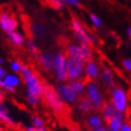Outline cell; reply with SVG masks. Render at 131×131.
<instances>
[{"mask_svg":"<svg viewBox=\"0 0 131 131\" xmlns=\"http://www.w3.org/2000/svg\"><path fill=\"white\" fill-rule=\"evenodd\" d=\"M0 131H3V128H2V127H0Z\"/></svg>","mask_w":131,"mask_h":131,"instance_id":"cell-36","label":"cell"},{"mask_svg":"<svg viewBox=\"0 0 131 131\" xmlns=\"http://www.w3.org/2000/svg\"><path fill=\"white\" fill-rule=\"evenodd\" d=\"M66 56L68 58H74L82 63L93 59V51L91 47L80 44H70L67 47L65 52Z\"/></svg>","mask_w":131,"mask_h":131,"instance_id":"cell-5","label":"cell"},{"mask_svg":"<svg viewBox=\"0 0 131 131\" xmlns=\"http://www.w3.org/2000/svg\"><path fill=\"white\" fill-rule=\"evenodd\" d=\"M0 119L10 126H14V123L8 115V109L3 103L0 102Z\"/></svg>","mask_w":131,"mask_h":131,"instance_id":"cell-20","label":"cell"},{"mask_svg":"<svg viewBox=\"0 0 131 131\" xmlns=\"http://www.w3.org/2000/svg\"><path fill=\"white\" fill-rule=\"evenodd\" d=\"M0 26L8 33L14 31L18 26L15 15L6 7H0Z\"/></svg>","mask_w":131,"mask_h":131,"instance_id":"cell-8","label":"cell"},{"mask_svg":"<svg viewBox=\"0 0 131 131\" xmlns=\"http://www.w3.org/2000/svg\"><path fill=\"white\" fill-rule=\"evenodd\" d=\"M68 129L69 131H82L81 130V128H80V126L77 125V124H75L74 122H71L69 125H68Z\"/></svg>","mask_w":131,"mask_h":131,"instance_id":"cell-28","label":"cell"},{"mask_svg":"<svg viewBox=\"0 0 131 131\" xmlns=\"http://www.w3.org/2000/svg\"><path fill=\"white\" fill-rule=\"evenodd\" d=\"M42 101L47 106H49L57 116L58 120L63 126H68L72 122L70 119V108L68 104L61 100L56 93L55 88L45 82L43 89Z\"/></svg>","mask_w":131,"mask_h":131,"instance_id":"cell-1","label":"cell"},{"mask_svg":"<svg viewBox=\"0 0 131 131\" xmlns=\"http://www.w3.org/2000/svg\"><path fill=\"white\" fill-rule=\"evenodd\" d=\"M64 4H67V5L72 6V7H75L77 8H82V4L80 2L79 0H63Z\"/></svg>","mask_w":131,"mask_h":131,"instance_id":"cell-24","label":"cell"},{"mask_svg":"<svg viewBox=\"0 0 131 131\" xmlns=\"http://www.w3.org/2000/svg\"><path fill=\"white\" fill-rule=\"evenodd\" d=\"M127 35H128L129 39L131 40V26H128V28H127Z\"/></svg>","mask_w":131,"mask_h":131,"instance_id":"cell-33","label":"cell"},{"mask_svg":"<svg viewBox=\"0 0 131 131\" xmlns=\"http://www.w3.org/2000/svg\"><path fill=\"white\" fill-rule=\"evenodd\" d=\"M8 38L16 46L21 47L24 44V42H25V38H23V36L21 34H19V33L14 32V31L8 33Z\"/></svg>","mask_w":131,"mask_h":131,"instance_id":"cell-19","label":"cell"},{"mask_svg":"<svg viewBox=\"0 0 131 131\" xmlns=\"http://www.w3.org/2000/svg\"><path fill=\"white\" fill-rule=\"evenodd\" d=\"M67 58L64 52H58L54 54V73L60 83H66L68 82Z\"/></svg>","mask_w":131,"mask_h":131,"instance_id":"cell-7","label":"cell"},{"mask_svg":"<svg viewBox=\"0 0 131 131\" xmlns=\"http://www.w3.org/2000/svg\"><path fill=\"white\" fill-rule=\"evenodd\" d=\"M26 48H27V50L29 51V52H30L33 56L38 57V55H39L40 52H39V49H38V45L36 44L34 38H28L27 41H26Z\"/></svg>","mask_w":131,"mask_h":131,"instance_id":"cell-21","label":"cell"},{"mask_svg":"<svg viewBox=\"0 0 131 131\" xmlns=\"http://www.w3.org/2000/svg\"><path fill=\"white\" fill-rule=\"evenodd\" d=\"M122 66L126 71H128L131 73V59L129 58H125L122 60Z\"/></svg>","mask_w":131,"mask_h":131,"instance_id":"cell-26","label":"cell"},{"mask_svg":"<svg viewBox=\"0 0 131 131\" xmlns=\"http://www.w3.org/2000/svg\"><path fill=\"white\" fill-rule=\"evenodd\" d=\"M38 64L46 73H52L54 71V55L48 52L39 53Z\"/></svg>","mask_w":131,"mask_h":131,"instance_id":"cell-11","label":"cell"},{"mask_svg":"<svg viewBox=\"0 0 131 131\" xmlns=\"http://www.w3.org/2000/svg\"><path fill=\"white\" fill-rule=\"evenodd\" d=\"M115 110L114 106L112 105V103L110 100H105L103 103V106L101 108L100 112H99V114L101 115V117L103 118L104 122L109 125L110 121L112 119L115 114Z\"/></svg>","mask_w":131,"mask_h":131,"instance_id":"cell-15","label":"cell"},{"mask_svg":"<svg viewBox=\"0 0 131 131\" xmlns=\"http://www.w3.org/2000/svg\"><path fill=\"white\" fill-rule=\"evenodd\" d=\"M0 85L2 86V87H4L5 89H7V90L10 91V92H15V89H14V87H12V86H10V85L7 84L4 81H2V80H0Z\"/></svg>","mask_w":131,"mask_h":131,"instance_id":"cell-29","label":"cell"},{"mask_svg":"<svg viewBox=\"0 0 131 131\" xmlns=\"http://www.w3.org/2000/svg\"><path fill=\"white\" fill-rule=\"evenodd\" d=\"M84 76L89 81H95L100 76V68L94 59L84 63Z\"/></svg>","mask_w":131,"mask_h":131,"instance_id":"cell-14","label":"cell"},{"mask_svg":"<svg viewBox=\"0 0 131 131\" xmlns=\"http://www.w3.org/2000/svg\"><path fill=\"white\" fill-rule=\"evenodd\" d=\"M88 131H109V129L107 128V127H103V126H101V127H98V128L90 129V130H88Z\"/></svg>","mask_w":131,"mask_h":131,"instance_id":"cell-31","label":"cell"},{"mask_svg":"<svg viewBox=\"0 0 131 131\" xmlns=\"http://www.w3.org/2000/svg\"><path fill=\"white\" fill-rule=\"evenodd\" d=\"M67 75L68 81L84 77V63L74 58H67Z\"/></svg>","mask_w":131,"mask_h":131,"instance_id":"cell-9","label":"cell"},{"mask_svg":"<svg viewBox=\"0 0 131 131\" xmlns=\"http://www.w3.org/2000/svg\"><path fill=\"white\" fill-rule=\"evenodd\" d=\"M2 99H3V96H1V95H0V101L2 100Z\"/></svg>","mask_w":131,"mask_h":131,"instance_id":"cell-35","label":"cell"},{"mask_svg":"<svg viewBox=\"0 0 131 131\" xmlns=\"http://www.w3.org/2000/svg\"><path fill=\"white\" fill-rule=\"evenodd\" d=\"M32 122L36 127H43L44 126V121L39 116H37V115L32 117Z\"/></svg>","mask_w":131,"mask_h":131,"instance_id":"cell-25","label":"cell"},{"mask_svg":"<svg viewBox=\"0 0 131 131\" xmlns=\"http://www.w3.org/2000/svg\"><path fill=\"white\" fill-rule=\"evenodd\" d=\"M11 69H12L14 72H20L21 64L18 63V62H12V63H11Z\"/></svg>","mask_w":131,"mask_h":131,"instance_id":"cell-30","label":"cell"},{"mask_svg":"<svg viewBox=\"0 0 131 131\" xmlns=\"http://www.w3.org/2000/svg\"><path fill=\"white\" fill-rule=\"evenodd\" d=\"M21 76L27 88V100L28 102L36 107L42 101L43 89L45 82L40 79V77L31 69L26 65H21Z\"/></svg>","mask_w":131,"mask_h":131,"instance_id":"cell-2","label":"cell"},{"mask_svg":"<svg viewBox=\"0 0 131 131\" xmlns=\"http://www.w3.org/2000/svg\"><path fill=\"white\" fill-rule=\"evenodd\" d=\"M3 63H4V60H3L2 58L0 57V64H3Z\"/></svg>","mask_w":131,"mask_h":131,"instance_id":"cell-34","label":"cell"},{"mask_svg":"<svg viewBox=\"0 0 131 131\" xmlns=\"http://www.w3.org/2000/svg\"><path fill=\"white\" fill-rule=\"evenodd\" d=\"M129 79H130V82H131V74H130V76H129Z\"/></svg>","mask_w":131,"mask_h":131,"instance_id":"cell-37","label":"cell"},{"mask_svg":"<svg viewBox=\"0 0 131 131\" xmlns=\"http://www.w3.org/2000/svg\"><path fill=\"white\" fill-rule=\"evenodd\" d=\"M89 17H90V21L91 23L94 25V26L96 28H101L102 27V21L100 20V18L96 15L95 13H90L89 14Z\"/></svg>","mask_w":131,"mask_h":131,"instance_id":"cell-22","label":"cell"},{"mask_svg":"<svg viewBox=\"0 0 131 131\" xmlns=\"http://www.w3.org/2000/svg\"><path fill=\"white\" fill-rule=\"evenodd\" d=\"M71 28L73 30V35L75 40L80 45H85V46L92 47L96 43V39L93 36L89 35L82 26V23L77 19L75 16L71 18Z\"/></svg>","mask_w":131,"mask_h":131,"instance_id":"cell-4","label":"cell"},{"mask_svg":"<svg viewBox=\"0 0 131 131\" xmlns=\"http://www.w3.org/2000/svg\"><path fill=\"white\" fill-rule=\"evenodd\" d=\"M30 31L32 37L38 39H42L47 35L46 26L40 22H34L30 25Z\"/></svg>","mask_w":131,"mask_h":131,"instance_id":"cell-17","label":"cell"},{"mask_svg":"<svg viewBox=\"0 0 131 131\" xmlns=\"http://www.w3.org/2000/svg\"><path fill=\"white\" fill-rule=\"evenodd\" d=\"M55 90L59 97L61 98V100L68 105L76 102L77 98L79 96L68 83H59L55 87Z\"/></svg>","mask_w":131,"mask_h":131,"instance_id":"cell-10","label":"cell"},{"mask_svg":"<svg viewBox=\"0 0 131 131\" xmlns=\"http://www.w3.org/2000/svg\"><path fill=\"white\" fill-rule=\"evenodd\" d=\"M123 117L124 114L121 113L119 112H115L114 116L111 119L109 123V127L111 129V131H120L121 127H122V125H123Z\"/></svg>","mask_w":131,"mask_h":131,"instance_id":"cell-18","label":"cell"},{"mask_svg":"<svg viewBox=\"0 0 131 131\" xmlns=\"http://www.w3.org/2000/svg\"><path fill=\"white\" fill-rule=\"evenodd\" d=\"M110 101L114 106L115 110L117 112L123 113L126 112L127 109V96H126V92L124 90V88L121 86H115L112 90V97Z\"/></svg>","mask_w":131,"mask_h":131,"instance_id":"cell-6","label":"cell"},{"mask_svg":"<svg viewBox=\"0 0 131 131\" xmlns=\"http://www.w3.org/2000/svg\"><path fill=\"white\" fill-rule=\"evenodd\" d=\"M6 75V71L3 69V68H0V78H2Z\"/></svg>","mask_w":131,"mask_h":131,"instance_id":"cell-32","label":"cell"},{"mask_svg":"<svg viewBox=\"0 0 131 131\" xmlns=\"http://www.w3.org/2000/svg\"><path fill=\"white\" fill-rule=\"evenodd\" d=\"M4 82H5L7 84L12 86V87H14V86H16V85L19 84V79L15 76H12V75H9V76L6 77Z\"/></svg>","mask_w":131,"mask_h":131,"instance_id":"cell-23","label":"cell"},{"mask_svg":"<svg viewBox=\"0 0 131 131\" xmlns=\"http://www.w3.org/2000/svg\"><path fill=\"white\" fill-rule=\"evenodd\" d=\"M100 77H101V81L103 82L104 86H105L108 90L112 91V89L116 86L113 73H112V69H111L109 67H107V66H102V67H101Z\"/></svg>","mask_w":131,"mask_h":131,"instance_id":"cell-12","label":"cell"},{"mask_svg":"<svg viewBox=\"0 0 131 131\" xmlns=\"http://www.w3.org/2000/svg\"><path fill=\"white\" fill-rule=\"evenodd\" d=\"M85 90H86V96H88L89 100H90L93 110L99 113L101 108L103 106L104 101H105L103 94L100 91L99 82L96 80L90 81L86 85Z\"/></svg>","mask_w":131,"mask_h":131,"instance_id":"cell-3","label":"cell"},{"mask_svg":"<svg viewBox=\"0 0 131 131\" xmlns=\"http://www.w3.org/2000/svg\"><path fill=\"white\" fill-rule=\"evenodd\" d=\"M76 109L83 116H87V115L91 114L93 108H92L90 100L86 96V94H82L78 96L76 100Z\"/></svg>","mask_w":131,"mask_h":131,"instance_id":"cell-13","label":"cell"},{"mask_svg":"<svg viewBox=\"0 0 131 131\" xmlns=\"http://www.w3.org/2000/svg\"><path fill=\"white\" fill-rule=\"evenodd\" d=\"M120 131H131V120L130 119H126L125 123L122 125Z\"/></svg>","mask_w":131,"mask_h":131,"instance_id":"cell-27","label":"cell"},{"mask_svg":"<svg viewBox=\"0 0 131 131\" xmlns=\"http://www.w3.org/2000/svg\"><path fill=\"white\" fill-rule=\"evenodd\" d=\"M84 127L86 130H90L93 128H98L101 127L103 125V121L101 119V117L97 114H89L87 115L86 119L83 122Z\"/></svg>","mask_w":131,"mask_h":131,"instance_id":"cell-16","label":"cell"}]
</instances>
